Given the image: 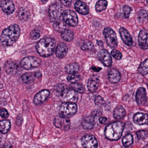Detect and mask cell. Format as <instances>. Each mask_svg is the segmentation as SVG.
Returning <instances> with one entry per match:
<instances>
[{
    "mask_svg": "<svg viewBox=\"0 0 148 148\" xmlns=\"http://www.w3.org/2000/svg\"><path fill=\"white\" fill-rule=\"evenodd\" d=\"M0 72H1V68H0Z\"/></svg>",
    "mask_w": 148,
    "mask_h": 148,
    "instance_id": "51",
    "label": "cell"
},
{
    "mask_svg": "<svg viewBox=\"0 0 148 148\" xmlns=\"http://www.w3.org/2000/svg\"><path fill=\"white\" fill-rule=\"evenodd\" d=\"M30 37L33 40H38L40 37V34L38 32L35 30H33L30 34Z\"/></svg>",
    "mask_w": 148,
    "mask_h": 148,
    "instance_id": "41",
    "label": "cell"
},
{
    "mask_svg": "<svg viewBox=\"0 0 148 148\" xmlns=\"http://www.w3.org/2000/svg\"></svg>",
    "mask_w": 148,
    "mask_h": 148,
    "instance_id": "52",
    "label": "cell"
},
{
    "mask_svg": "<svg viewBox=\"0 0 148 148\" xmlns=\"http://www.w3.org/2000/svg\"><path fill=\"white\" fill-rule=\"evenodd\" d=\"M11 127L10 122L8 120H3L0 121V132L3 134L8 133Z\"/></svg>",
    "mask_w": 148,
    "mask_h": 148,
    "instance_id": "26",
    "label": "cell"
},
{
    "mask_svg": "<svg viewBox=\"0 0 148 148\" xmlns=\"http://www.w3.org/2000/svg\"><path fill=\"white\" fill-rule=\"evenodd\" d=\"M62 38L67 42H70L73 40L74 37L73 32L70 29H66L62 33Z\"/></svg>",
    "mask_w": 148,
    "mask_h": 148,
    "instance_id": "30",
    "label": "cell"
},
{
    "mask_svg": "<svg viewBox=\"0 0 148 148\" xmlns=\"http://www.w3.org/2000/svg\"><path fill=\"white\" fill-rule=\"evenodd\" d=\"M1 6L3 11L8 14H12L14 11V5L10 0H3L1 3Z\"/></svg>",
    "mask_w": 148,
    "mask_h": 148,
    "instance_id": "18",
    "label": "cell"
},
{
    "mask_svg": "<svg viewBox=\"0 0 148 148\" xmlns=\"http://www.w3.org/2000/svg\"><path fill=\"white\" fill-rule=\"evenodd\" d=\"M77 109V106L75 103L64 102L60 107L59 115L65 118H69L76 114Z\"/></svg>",
    "mask_w": 148,
    "mask_h": 148,
    "instance_id": "5",
    "label": "cell"
},
{
    "mask_svg": "<svg viewBox=\"0 0 148 148\" xmlns=\"http://www.w3.org/2000/svg\"><path fill=\"white\" fill-rule=\"evenodd\" d=\"M68 51V49L66 44L64 43H60L56 47V54L58 58L62 59L66 57Z\"/></svg>",
    "mask_w": 148,
    "mask_h": 148,
    "instance_id": "20",
    "label": "cell"
},
{
    "mask_svg": "<svg viewBox=\"0 0 148 148\" xmlns=\"http://www.w3.org/2000/svg\"><path fill=\"white\" fill-rule=\"evenodd\" d=\"M133 120L138 125H148V115L144 113H136L134 115Z\"/></svg>",
    "mask_w": 148,
    "mask_h": 148,
    "instance_id": "16",
    "label": "cell"
},
{
    "mask_svg": "<svg viewBox=\"0 0 148 148\" xmlns=\"http://www.w3.org/2000/svg\"><path fill=\"white\" fill-rule=\"evenodd\" d=\"M35 75L36 77H40L41 76L42 74L40 72H36V73H35Z\"/></svg>",
    "mask_w": 148,
    "mask_h": 148,
    "instance_id": "46",
    "label": "cell"
},
{
    "mask_svg": "<svg viewBox=\"0 0 148 148\" xmlns=\"http://www.w3.org/2000/svg\"><path fill=\"white\" fill-rule=\"evenodd\" d=\"M61 2L64 6L69 7L71 5L72 0H60Z\"/></svg>",
    "mask_w": 148,
    "mask_h": 148,
    "instance_id": "44",
    "label": "cell"
},
{
    "mask_svg": "<svg viewBox=\"0 0 148 148\" xmlns=\"http://www.w3.org/2000/svg\"><path fill=\"white\" fill-rule=\"evenodd\" d=\"M21 29L18 25L13 24L3 30L0 36V42L4 46H10L17 41Z\"/></svg>",
    "mask_w": 148,
    "mask_h": 148,
    "instance_id": "1",
    "label": "cell"
},
{
    "mask_svg": "<svg viewBox=\"0 0 148 148\" xmlns=\"http://www.w3.org/2000/svg\"><path fill=\"white\" fill-rule=\"evenodd\" d=\"M108 4V2L106 0H99L96 4V10L99 12L105 10L107 8Z\"/></svg>",
    "mask_w": 148,
    "mask_h": 148,
    "instance_id": "32",
    "label": "cell"
},
{
    "mask_svg": "<svg viewBox=\"0 0 148 148\" xmlns=\"http://www.w3.org/2000/svg\"><path fill=\"white\" fill-rule=\"evenodd\" d=\"M147 148H148V144L147 146Z\"/></svg>",
    "mask_w": 148,
    "mask_h": 148,
    "instance_id": "50",
    "label": "cell"
},
{
    "mask_svg": "<svg viewBox=\"0 0 148 148\" xmlns=\"http://www.w3.org/2000/svg\"><path fill=\"white\" fill-rule=\"evenodd\" d=\"M126 111L122 106H119L115 108L113 113L114 118L116 120H120L126 115Z\"/></svg>",
    "mask_w": 148,
    "mask_h": 148,
    "instance_id": "25",
    "label": "cell"
},
{
    "mask_svg": "<svg viewBox=\"0 0 148 148\" xmlns=\"http://www.w3.org/2000/svg\"><path fill=\"white\" fill-rule=\"evenodd\" d=\"M67 80L72 83H76L81 80V77L77 74H70L67 77Z\"/></svg>",
    "mask_w": 148,
    "mask_h": 148,
    "instance_id": "36",
    "label": "cell"
},
{
    "mask_svg": "<svg viewBox=\"0 0 148 148\" xmlns=\"http://www.w3.org/2000/svg\"><path fill=\"white\" fill-rule=\"evenodd\" d=\"M17 63L14 62L9 61L5 64V70L8 74H14L16 72L18 69Z\"/></svg>",
    "mask_w": 148,
    "mask_h": 148,
    "instance_id": "24",
    "label": "cell"
},
{
    "mask_svg": "<svg viewBox=\"0 0 148 148\" xmlns=\"http://www.w3.org/2000/svg\"><path fill=\"white\" fill-rule=\"evenodd\" d=\"M94 47L92 42L89 40H84L81 44V49L84 51L91 50Z\"/></svg>",
    "mask_w": 148,
    "mask_h": 148,
    "instance_id": "35",
    "label": "cell"
},
{
    "mask_svg": "<svg viewBox=\"0 0 148 148\" xmlns=\"http://www.w3.org/2000/svg\"><path fill=\"white\" fill-rule=\"evenodd\" d=\"M53 124L56 127L64 131H67L70 129L71 123L69 118L60 116H56L53 121Z\"/></svg>",
    "mask_w": 148,
    "mask_h": 148,
    "instance_id": "10",
    "label": "cell"
},
{
    "mask_svg": "<svg viewBox=\"0 0 148 148\" xmlns=\"http://www.w3.org/2000/svg\"><path fill=\"white\" fill-rule=\"evenodd\" d=\"M1 141H2L1 136L0 135V143H1Z\"/></svg>",
    "mask_w": 148,
    "mask_h": 148,
    "instance_id": "48",
    "label": "cell"
},
{
    "mask_svg": "<svg viewBox=\"0 0 148 148\" xmlns=\"http://www.w3.org/2000/svg\"><path fill=\"white\" fill-rule=\"evenodd\" d=\"M49 95V91L47 90H44L38 92L35 96L34 102L36 105H39L47 100Z\"/></svg>",
    "mask_w": 148,
    "mask_h": 148,
    "instance_id": "14",
    "label": "cell"
},
{
    "mask_svg": "<svg viewBox=\"0 0 148 148\" xmlns=\"http://www.w3.org/2000/svg\"><path fill=\"white\" fill-rule=\"evenodd\" d=\"M107 118L105 117H101L99 118V123L101 124H103L106 122L107 121Z\"/></svg>",
    "mask_w": 148,
    "mask_h": 148,
    "instance_id": "45",
    "label": "cell"
},
{
    "mask_svg": "<svg viewBox=\"0 0 148 148\" xmlns=\"http://www.w3.org/2000/svg\"><path fill=\"white\" fill-rule=\"evenodd\" d=\"M136 135L140 140L145 139L148 135V130H140L136 133Z\"/></svg>",
    "mask_w": 148,
    "mask_h": 148,
    "instance_id": "38",
    "label": "cell"
},
{
    "mask_svg": "<svg viewBox=\"0 0 148 148\" xmlns=\"http://www.w3.org/2000/svg\"><path fill=\"white\" fill-rule=\"evenodd\" d=\"M100 84V80L98 77H92L89 79L88 82V88L90 91L95 92L98 88Z\"/></svg>",
    "mask_w": 148,
    "mask_h": 148,
    "instance_id": "21",
    "label": "cell"
},
{
    "mask_svg": "<svg viewBox=\"0 0 148 148\" xmlns=\"http://www.w3.org/2000/svg\"><path fill=\"white\" fill-rule=\"evenodd\" d=\"M103 34L108 45L111 48H116L118 44V40L116 34L113 29L108 27L104 29Z\"/></svg>",
    "mask_w": 148,
    "mask_h": 148,
    "instance_id": "7",
    "label": "cell"
},
{
    "mask_svg": "<svg viewBox=\"0 0 148 148\" xmlns=\"http://www.w3.org/2000/svg\"><path fill=\"white\" fill-rule=\"evenodd\" d=\"M111 55L116 60H120L122 59V55L121 53L118 50L116 49H114L112 50L111 52Z\"/></svg>",
    "mask_w": 148,
    "mask_h": 148,
    "instance_id": "37",
    "label": "cell"
},
{
    "mask_svg": "<svg viewBox=\"0 0 148 148\" xmlns=\"http://www.w3.org/2000/svg\"><path fill=\"white\" fill-rule=\"evenodd\" d=\"M79 66L77 63H73L67 65L66 67V71L67 73L76 74L79 71Z\"/></svg>",
    "mask_w": 148,
    "mask_h": 148,
    "instance_id": "28",
    "label": "cell"
},
{
    "mask_svg": "<svg viewBox=\"0 0 148 148\" xmlns=\"http://www.w3.org/2000/svg\"><path fill=\"white\" fill-rule=\"evenodd\" d=\"M95 102L96 105L98 106H101V105H103V103H104V100L100 96H98L95 97Z\"/></svg>",
    "mask_w": 148,
    "mask_h": 148,
    "instance_id": "40",
    "label": "cell"
},
{
    "mask_svg": "<svg viewBox=\"0 0 148 148\" xmlns=\"http://www.w3.org/2000/svg\"><path fill=\"white\" fill-rule=\"evenodd\" d=\"M56 41L51 37H46L40 40L36 45L37 53L40 56L47 57L51 56L54 52Z\"/></svg>",
    "mask_w": 148,
    "mask_h": 148,
    "instance_id": "2",
    "label": "cell"
},
{
    "mask_svg": "<svg viewBox=\"0 0 148 148\" xmlns=\"http://www.w3.org/2000/svg\"><path fill=\"white\" fill-rule=\"evenodd\" d=\"M82 145L84 148H97L98 142L94 136L86 135L82 138Z\"/></svg>",
    "mask_w": 148,
    "mask_h": 148,
    "instance_id": "11",
    "label": "cell"
},
{
    "mask_svg": "<svg viewBox=\"0 0 148 148\" xmlns=\"http://www.w3.org/2000/svg\"><path fill=\"white\" fill-rule=\"evenodd\" d=\"M35 77V73H26L22 76V79L25 83L29 84L34 82V77Z\"/></svg>",
    "mask_w": 148,
    "mask_h": 148,
    "instance_id": "31",
    "label": "cell"
},
{
    "mask_svg": "<svg viewBox=\"0 0 148 148\" xmlns=\"http://www.w3.org/2000/svg\"><path fill=\"white\" fill-rule=\"evenodd\" d=\"M0 116L3 118H8L9 116V113L8 110L4 108L0 109Z\"/></svg>",
    "mask_w": 148,
    "mask_h": 148,
    "instance_id": "42",
    "label": "cell"
},
{
    "mask_svg": "<svg viewBox=\"0 0 148 148\" xmlns=\"http://www.w3.org/2000/svg\"><path fill=\"white\" fill-rule=\"evenodd\" d=\"M136 102L140 106H143L147 101V92L146 89L143 87H140L138 89L136 93Z\"/></svg>",
    "mask_w": 148,
    "mask_h": 148,
    "instance_id": "15",
    "label": "cell"
},
{
    "mask_svg": "<svg viewBox=\"0 0 148 148\" xmlns=\"http://www.w3.org/2000/svg\"><path fill=\"white\" fill-rule=\"evenodd\" d=\"M138 71L143 75L148 74V59L142 62L138 69Z\"/></svg>",
    "mask_w": 148,
    "mask_h": 148,
    "instance_id": "33",
    "label": "cell"
},
{
    "mask_svg": "<svg viewBox=\"0 0 148 148\" xmlns=\"http://www.w3.org/2000/svg\"><path fill=\"white\" fill-rule=\"evenodd\" d=\"M57 92L59 97L64 102L75 103L78 100V94L71 88H68L64 85H60L58 88Z\"/></svg>",
    "mask_w": 148,
    "mask_h": 148,
    "instance_id": "4",
    "label": "cell"
},
{
    "mask_svg": "<svg viewBox=\"0 0 148 148\" xmlns=\"http://www.w3.org/2000/svg\"><path fill=\"white\" fill-rule=\"evenodd\" d=\"M70 88L73 89L77 92L83 93L84 92L85 89L82 84L79 83H72L70 85Z\"/></svg>",
    "mask_w": 148,
    "mask_h": 148,
    "instance_id": "34",
    "label": "cell"
},
{
    "mask_svg": "<svg viewBox=\"0 0 148 148\" xmlns=\"http://www.w3.org/2000/svg\"><path fill=\"white\" fill-rule=\"evenodd\" d=\"M63 10L62 7L58 3H54L49 7V18L51 21L56 22L61 20Z\"/></svg>",
    "mask_w": 148,
    "mask_h": 148,
    "instance_id": "8",
    "label": "cell"
},
{
    "mask_svg": "<svg viewBox=\"0 0 148 148\" xmlns=\"http://www.w3.org/2000/svg\"><path fill=\"white\" fill-rule=\"evenodd\" d=\"M61 20L66 25L71 27H76L78 24V18L76 14L71 10L63 11L62 15Z\"/></svg>",
    "mask_w": 148,
    "mask_h": 148,
    "instance_id": "6",
    "label": "cell"
},
{
    "mask_svg": "<svg viewBox=\"0 0 148 148\" xmlns=\"http://www.w3.org/2000/svg\"><path fill=\"white\" fill-rule=\"evenodd\" d=\"M75 9L79 14L86 15L88 14L89 8L86 3L81 1H77L75 4Z\"/></svg>",
    "mask_w": 148,
    "mask_h": 148,
    "instance_id": "22",
    "label": "cell"
},
{
    "mask_svg": "<svg viewBox=\"0 0 148 148\" xmlns=\"http://www.w3.org/2000/svg\"><path fill=\"white\" fill-rule=\"evenodd\" d=\"M132 9L129 6L125 5L123 7V12L124 16L126 18H128L131 13Z\"/></svg>",
    "mask_w": 148,
    "mask_h": 148,
    "instance_id": "39",
    "label": "cell"
},
{
    "mask_svg": "<svg viewBox=\"0 0 148 148\" xmlns=\"http://www.w3.org/2000/svg\"><path fill=\"white\" fill-rule=\"evenodd\" d=\"M54 29L57 32L62 33L66 29V24L61 20L56 22L54 23L53 25Z\"/></svg>",
    "mask_w": 148,
    "mask_h": 148,
    "instance_id": "29",
    "label": "cell"
},
{
    "mask_svg": "<svg viewBox=\"0 0 148 148\" xmlns=\"http://www.w3.org/2000/svg\"><path fill=\"white\" fill-rule=\"evenodd\" d=\"M1 148H13L11 145L10 144H6L4 145Z\"/></svg>",
    "mask_w": 148,
    "mask_h": 148,
    "instance_id": "47",
    "label": "cell"
},
{
    "mask_svg": "<svg viewBox=\"0 0 148 148\" xmlns=\"http://www.w3.org/2000/svg\"><path fill=\"white\" fill-rule=\"evenodd\" d=\"M41 63V60L39 58L29 56L23 59L21 62V65L23 68L28 70L40 66Z\"/></svg>",
    "mask_w": 148,
    "mask_h": 148,
    "instance_id": "9",
    "label": "cell"
},
{
    "mask_svg": "<svg viewBox=\"0 0 148 148\" xmlns=\"http://www.w3.org/2000/svg\"><path fill=\"white\" fill-rule=\"evenodd\" d=\"M119 32L121 38L124 43L127 46H132L133 44V40L128 31L124 27H121Z\"/></svg>",
    "mask_w": 148,
    "mask_h": 148,
    "instance_id": "17",
    "label": "cell"
},
{
    "mask_svg": "<svg viewBox=\"0 0 148 148\" xmlns=\"http://www.w3.org/2000/svg\"><path fill=\"white\" fill-rule=\"evenodd\" d=\"M19 16L20 18L21 19H27L28 18V14L25 10H22L20 11L19 13Z\"/></svg>",
    "mask_w": 148,
    "mask_h": 148,
    "instance_id": "43",
    "label": "cell"
},
{
    "mask_svg": "<svg viewBox=\"0 0 148 148\" xmlns=\"http://www.w3.org/2000/svg\"><path fill=\"white\" fill-rule=\"evenodd\" d=\"M98 58L104 66L110 67L112 65V60L111 56L106 49H102L99 51Z\"/></svg>",
    "mask_w": 148,
    "mask_h": 148,
    "instance_id": "12",
    "label": "cell"
},
{
    "mask_svg": "<svg viewBox=\"0 0 148 148\" xmlns=\"http://www.w3.org/2000/svg\"><path fill=\"white\" fill-rule=\"evenodd\" d=\"M108 78L112 83H117L121 79V75L120 72L115 69H111L108 73Z\"/></svg>",
    "mask_w": 148,
    "mask_h": 148,
    "instance_id": "19",
    "label": "cell"
},
{
    "mask_svg": "<svg viewBox=\"0 0 148 148\" xmlns=\"http://www.w3.org/2000/svg\"><path fill=\"white\" fill-rule=\"evenodd\" d=\"M124 128V123L120 121L114 122L106 126L104 135L109 140L115 141L121 138Z\"/></svg>",
    "mask_w": 148,
    "mask_h": 148,
    "instance_id": "3",
    "label": "cell"
},
{
    "mask_svg": "<svg viewBox=\"0 0 148 148\" xmlns=\"http://www.w3.org/2000/svg\"><path fill=\"white\" fill-rule=\"evenodd\" d=\"M95 124V117L92 116L86 117L83 120L82 126L85 130H91L94 127Z\"/></svg>",
    "mask_w": 148,
    "mask_h": 148,
    "instance_id": "23",
    "label": "cell"
},
{
    "mask_svg": "<svg viewBox=\"0 0 148 148\" xmlns=\"http://www.w3.org/2000/svg\"><path fill=\"white\" fill-rule=\"evenodd\" d=\"M122 143L125 148H131L134 143L133 136L130 134L126 135L123 139Z\"/></svg>",
    "mask_w": 148,
    "mask_h": 148,
    "instance_id": "27",
    "label": "cell"
},
{
    "mask_svg": "<svg viewBox=\"0 0 148 148\" xmlns=\"http://www.w3.org/2000/svg\"><path fill=\"white\" fill-rule=\"evenodd\" d=\"M138 44L142 49H148V32L145 30H141L138 36Z\"/></svg>",
    "mask_w": 148,
    "mask_h": 148,
    "instance_id": "13",
    "label": "cell"
},
{
    "mask_svg": "<svg viewBox=\"0 0 148 148\" xmlns=\"http://www.w3.org/2000/svg\"><path fill=\"white\" fill-rule=\"evenodd\" d=\"M147 3L148 4V0H147Z\"/></svg>",
    "mask_w": 148,
    "mask_h": 148,
    "instance_id": "49",
    "label": "cell"
}]
</instances>
